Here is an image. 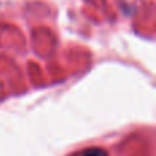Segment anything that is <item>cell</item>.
Masks as SVG:
<instances>
[{"label": "cell", "mask_w": 156, "mask_h": 156, "mask_svg": "<svg viewBox=\"0 0 156 156\" xmlns=\"http://www.w3.org/2000/svg\"><path fill=\"white\" fill-rule=\"evenodd\" d=\"M80 156H108L107 152L104 149H100V148H89L86 151L81 152Z\"/></svg>", "instance_id": "6da1fadb"}]
</instances>
